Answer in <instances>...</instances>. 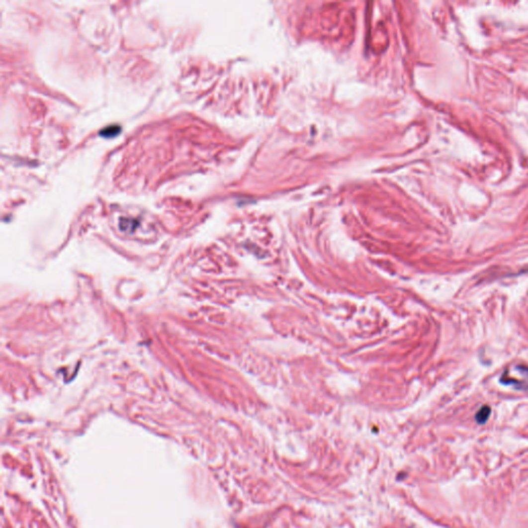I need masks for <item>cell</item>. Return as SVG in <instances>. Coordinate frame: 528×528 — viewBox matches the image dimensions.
Segmentation results:
<instances>
[{"mask_svg":"<svg viewBox=\"0 0 528 528\" xmlns=\"http://www.w3.org/2000/svg\"><path fill=\"white\" fill-rule=\"evenodd\" d=\"M500 383L507 386H513L517 390H528V366L516 365L507 369Z\"/></svg>","mask_w":528,"mask_h":528,"instance_id":"obj_1","label":"cell"},{"mask_svg":"<svg viewBox=\"0 0 528 528\" xmlns=\"http://www.w3.org/2000/svg\"><path fill=\"white\" fill-rule=\"evenodd\" d=\"M490 413H491V410L488 406H484L481 408V410L477 413L476 415V420L478 423L480 424H484L486 421L488 420L489 416H490Z\"/></svg>","mask_w":528,"mask_h":528,"instance_id":"obj_2","label":"cell"},{"mask_svg":"<svg viewBox=\"0 0 528 528\" xmlns=\"http://www.w3.org/2000/svg\"><path fill=\"white\" fill-rule=\"evenodd\" d=\"M120 131H121V128L120 126H118V125H110V126L105 127L104 129L100 131V135L103 137H114L118 135Z\"/></svg>","mask_w":528,"mask_h":528,"instance_id":"obj_3","label":"cell"}]
</instances>
